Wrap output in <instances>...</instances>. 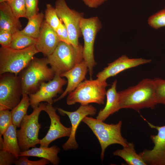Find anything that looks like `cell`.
Returning a JSON list of instances; mask_svg holds the SVG:
<instances>
[{
    "mask_svg": "<svg viewBox=\"0 0 165 165\" xmlns=\"http://www.w3.org/2000/svg\"><path fill=\"white\" fill-rule=\"evenodd\" d=\"M119 108L139 111L144 108L153 109L157 104L153 79H145L137 85L118 92Z\"/></svg>",
    "mask_w": 165,
    "mask_h": 165,
    "instance_id": "6da1fadb",
    "label": "cell"
},
{
    "mask_svg": "<svg viewBox=\"0 0 165 165\" xmlns=\"http://www.w3.org/2000/svg\"><path fill=\"white\" fill-rule=\"evenodd\" d=\"M47 58L34 57L28 65L19 73L22 95L35 93L43 82L52 80L55 74L48 67Z\"/></svg>",
    "mask_w": 165,
    "mask_h": 165,
    "instance_id": "7a4b0ae2",
    "label": "cell"
},
{
    "mask_svg": "<svg viewBox=\"0 0 165 165\" xmlns=\"http://www.w3.org/2000/svg\"><path fill=\"white\" fill-rule=\"evenodd\" d=\"M82 121L89 127L98 139L101 148L100 158L102 161L105 149L109 146L118 144L124 147L128 145L129 142L121 133V120L116 124H108L96 118L86 116Z\"/></svg>",
    "mask_w": 165,
    "mask_h": 165,
    "instance_id": "3957f363",
    "label": "cell"
},
{
    "mask_svg": "<svg viewBox=\"0 0 165 165\" xmlns=\"http://www.w3.org/2000/svg\"><path fill=\"white\" fill-rule=\"evenodd\" d=\"M83 47L61 41L56 48L47 57L49 64L55 74L64 73L83 60Z\"/></svg>",
    "mask_w": 165,
    "mask_h": 165,
    "instance_id": "277c9868",
    "label": "cell"
},
{
    "mask_svg": "<svg viewBox=\"0 0 165 165\" xmlns=\"http://www.w3.org/2000/svg\"><path fill=\"white\" fill-rule=\"evenodd\" d=\"M108 85L106 81H100L97 79L85 80L68 94L67 103L68 105L77 103L83 105L91 103L103 105Z\"/></svg>",
    "mask_w": 165,
    "mask_h": 165,
    "instance_id": "5b68a950",
    "label": "cell"
},
{
    "mask_svg": "<svg viewBox=\"0 0 165 165\" xmlns=\"http://www.w3.org/2000/svg\"><path fill=\"white\" fill-rule=\"evenodd\" d=\"M38 53L35 45L21 50L1 46L0 48V75L9 72L18 76L28 65L34 56Z\"/></svg>",
    "mask_w": 165,
    "mask_h": 165,
    "instance_id": "8992f818",
    "label": "cell"
},
{
    "mask_svg": "<svg viewBox=\"0 0 165 165\" xmlns=\"http://www.w3.org/2000/svg\"><path fill=\"white\" fill-rule=\"evenodd\" d=\"M45 103H40L33 109L32 113L27 114L23 118L20 129L17 130L19 145L21 152L27 150L31 147H35L39 144L40 139L38 134L41 125L39 123L40 114L43 111Z\"/></svg>",
    "mask_w": 165,
    "mask_h": 165,
    "instance_id": "52a82bcc",
    "label": "cell"
},
{
    "mask_svg": "<svg viewBox=\"0 0 165 165\" xmlns=\"http://www.w3.org/2000/svg\"><path fill=\"white\" fill-rule=\"evenodd\" d=\"M101 28V24L97 16L83 18L80 28L84 42L83 47V60L88 68L90 79H92L93 69L97 63L94 54V45L96 35Z\"/></svg>",
    "mask_w": 165,
    "mask_h": 165,
    "instance_id": "ba28073f",
    "label": "cell"
},
{
    "mask_svg": "<svg viewBox=\"0 0 165 165\" xmlns=\"http://www.w3.org/2000/svg\"><path fill=\"white\" fill-rule=\"evenodd\" d=\"M22 96L19 76L7 72L0 75V110H12L20 102Z\"/></svg>",
    "mask_w": 165,
    "mask_h": 165,
    "instance_id": "9c48e42d",
    "label": "cell"
},
{
    "mask_svg": "<svg viewBox=\"0 0 165 165\" xmlns=\"http://www.w3.org/2000/svg\"><path fill=\"white\" fill-rule=\"evenodd\" d=\"M55 6L58 16L67 29L71 44L78 46L79 38L82 34L80 24L84 18L83 13L70 9L65 0H57Z\"/></svg>",
    "mask_w": 165,
    "mask_h": 165,
    "instance_id": "30bf717a",
    "label": "cell"
},
{
    "mask_svg": "<svg viewBox=\"0 0 165 165\" xmlns=\"http://www.w3.org/2000/svg\"><path fill=\"white\" fill-rule=\"evenodd\" d=\"M149 127L157 130L156 135L150 136L154 145L151 150L144 149L139 153L147 165H165V125L159 126L148 122Z\"/></svg>",
    "mask_w": 165,
    "mask_h": 165,
    "instance_id": "8fae6325",
    "label": "cell"
},
{
    "mask_svg": "<svg viewBox=\"0 0 165 165\" xmlns=\"http://www.w3.org/2000/svg\"><path fill=\"white\" fill-rule=\"evenodd\" d=\"M62 77L59 75L55 74L52 80L47 82H42L35 93L28 95L32 108L34 109L43 101L53 104V98L57 97V94L63 93L62 87L67 83V81Z\"/></svg>",
    "mask_w": 165,
    "mask_h": 165,
    "instance_id": "7c38bea8",
    "label": "cell"
},
{
    "mask_svg": "<svg viewBox=\"0 0 165 165\" xmlns=\"http://www.w3.org/2000/svg\"><path fill=\"white\" fill-rule=\"evenodd\" d=\"M62 115H67L69 117L71 124V131L69 138L62 145L64 150L76 149L79 145L75 138V135L78 126L83 119L89 115L93 116L96 114L97 109L92 105H81L75 111L69 112L60 108H56Z\"/></svg>",
    "mask_w": 165,
    "mask_h": 165,
    "instance_id": "4fadbf2b",
    "label": "cell"
},
{
    "mask_svg": "<svg viewBox=\"0 0 165 165\" xmlns=\"http://www.w3.org/2000/svg\"><path fill=\"white\" fill-rule=\"evenodd\" d=\"M57 109L52 104L45 103L43 111L48 115L50 125L46 135L40 139V146L48 147L54 140L62 137H69L70 135L71 127H66L61 123L60 116L56 113Z\"/></svg>",
    "mask_w": 165,
    "mask_h": 165,
    "instance_id": "5bb4252c",
    "label": "cell"
},
{
    "mask_svg": "<svg viewBox=\"0 0 165 165\" xmlns=\"http://www.w3.org/2000/svg\"><path fill=\"white\" fill-rule=\"evenodd\" d=\"M150 59L141 58H130L123 55L108 64V66L98 72L96 76L97 79L101 81H106L111 77L127 69L136 67L141 65L149 63Z\"/></svg>",
    "mask_w": 165,
    "mask_h": 165,
    "instance_id": "9a60e30c",
    "label": "cell"
},
{
    "mask_svg": "<svg viewBox=\"0 0 165 165\" xmlns=\"http://www.w3.org/2000/svg\"><path fill=\"white\" fill-rule=\"evenodd\" d=\"M60 41L56 32L45 21H43L35 44L39 53L48 56L53 53Z\"/></svg>",
    "mask_w": 165,
    "mask_h": 165,
    "instance_id": "2e32d148",
    "label": "cell"
},
{
    "mask_svg": "<svg viewBox=\"0 0 165 165\" xmlns=\"http://www.w3.org/2000/svg\"><path fill=\"white\" fill-rule=\"evenodd\" d=\"M88 68L83 60L68 71L61 75V77L67 79V85L65 90L58 98L53 100L55 102L64 97L68 94L74 90L85 79Z\"/></svg>",
    "mask_w": 165,
    "mask_h": 165,
    "instance_id": "e0dca14e",
    "label": "cell"
},
{
    "mask_svg": "<svg viewBox=\"0 0 165 165\" xmlns=\"http://www.w3.org/2000/svg\"><path fill=\"white\" fill-rule=\"evenodd\" d=\"M21 28L19 19L15 16L8 2L0 3V30L7 31L13 34Z\"/></svg>",
    "mask_w": 165,
    "mask_h": 165,
    "instance_id": "ac0fdd59",
    "label": "cell"
},
{
    "mask_svg": "<svg viewBox=\"0 0 165 165\" xmlns=\"http://www.w3.org/2000/svg\"><path fill=\"white\" fill-rule=\"evenodd\" d=\"M117 81L115 80L107 91V101L105 107L98 112L96 118L104 121L110 115L118 111L119 108L118 93L116 90Z\"/></svg>",
    "mask_w": 165,
    "mask_h": 165,
    "instance_id": "d6986e66",
    "label": "cell"
},
{
    "mask_svg": "<svg viewBox=\"0 0 165 165\" xmlns=\"http://www.w3.org/2000/svg\"><path fill=\"white\" fill-rule=\"evenodd\" d=\"M60 150V148L55 145L50 147L40 146L39 148L32 147L31 149L20 152L19 157L27 156L42 158L48 160L53 165H57L60 161L58 156Z\"/></svg>",
    "mask_w": 165,
    "mask_h": 165,
    "instance_id": "ffe728a7",
    "label": "cell"
},
{
    "mask_svg": "<svg viewBox=\"0 0 165 165\" xmlns=\"http://www.w3.org/2000/svg\"><path fill=\"white\" fill-rule=\"evenodd\" d=\"M16 127L11 123L3 134V138L0 136V147L1 150L12 154L17 159L19 157L21 151L18 143Z\"/></svg>",
    "mask_w": 165,
    "mask_h": 165,
    "instance_id": "44dd1931",
    "label": "cell"
},
{
    "mask_svg": "<svg viewBox=\"0 0 165 165\" xmlns=\"http://www.w3.org/2000/svg\"><path fill=\"white\" fill-rule=\"evenodd\" d=\"M113 154L121 157L129 165H147L141 156L137 153L133 142H129L127 146L116 150Z\"/></svg>",
    "mask_w": 165,
    "mask_h": 165,
    "instance_id": "7402d4cb",
    "label": "cell"
},
{
    "mask_svg": "<svg viewBox=\"0 0 165 165\" xmlns=\"http://www.w3.org/2000/svg\"><path fill=\"white\" fill-rule=\"evenodd\" d=\"M44 15L42 13H38L28 18L25 27L19 32L22 34L37 39L40 32Z\"/></svg>",
    "mask_w": 165,
    "mask_h": 165,
    "instance_id": "603a6c76",
    "label": "cell"
},
{
    "mask_svg": "<svg viewBox=\"0 0 165 165\" xmlns=\"http://www.w3.org/2000/svg\"><path fill=\"white\" fill-rule=\"evenodd\" d=\"M28 94H23L20 103L11 111L12 122L17 127L19 128L21 121L27 114V111L30 105V98Z\"/></svg>",
    "mask_w": 165,
    "mask_h": 165,
    "instance_id": "cb8c5ba5",
    "label": "cell"
},
{
    "mask_svg": "<svg viewBox=\"0 0 165 165\" xmlns=\"http://www.w3.org/2000/svg\"><path fill=\"white\" fill-rule=\"evenodd\" d=\"M19 31L13 35L12 42L8 47L21 50L35 44L36 39L21 34Z\"/></svg>",
    "mask_w": 165,
    "mask_h": 165,
    "instance_id": "d4e9b609",
    "label": "cell"
},
{
    "mask_svg": "<svg viewBox=\"0 0 165 165\" xmlns=\"http://www.w3.org/2000/svg\"><path fill=\"white\" fill-rule=\"evenodd\" d=\"M46 7L45 21L56 31L61 20L58 16L55 8L50 4H46Z\"/></svg>",
    "mask_w": 165,
    "mask_h": 165,
    "instance_id": "484cf974",
    "label": "cell"
},
{
    "mask_svg": "<svg viewBox=\"0 0 165 165\" xmlns=\"http://www.w3.org/2000/svg\"><path fill=\"white\" fill-rule=\"evenodd\" d=\"M148 24L152 28L157 29L165 27V8L150 16Z\"/></svg>",
    "mask_w": 165,
    "mask_h": 165,
    "instance_id": "4316f807",
    "label": "cell"
},
{
    "mask_svg": "<svg viewBox=\"0 0 165 165\" xmlns=\"http://www.w3.org/2000/svg\"><path fill=\"white\" fill-rule=\"evenodd\" d=\"M15 16L26 18V8L25 0H12L7 2Z\"/></svg>",
    "mask_w": 165,
    "mask_h": 165,
    "instance_id": "83f0119b",
    "label": "cell"
},
{
    "mask_svg": "<svg viewBox=\"0 0 165 165\" xmlns=\"http://www.w3.org/2000/svg\"><path fill=\"white\" fill-rule=\"evenodd\" d=\"M153 80L157 103L165 105V79L155 78Z\"/></svg>",
    "mask_w": 165,
    "mask_h": 165,
    "instance_id": "f1b7e54d",
    "label": "cell"
},
{
    "mask_svg": "<svg viewBox=\"0 0 165 165\" xmlns=\"http://www.w3.org/2000/svg\"><path fill=\"white\" fill-rule=\"evenodd\" d=\"M12 123L11 111L0 110V136H2Z\"/></svg>",
    "mask_w": 165,
    "mask_h": 165,
    "instance_id": "f546056e",
    "label": "cell"
},
{
    "mask_svg": "<svg viewBox=\"0 0 165 165\" xmlns=\"http://www.w3.org/2000/svg\"><path fill=\"white\" fill-rule=\"evenodd\" d=\"M50 163L48 160L44 158L32 161L29 160L28 156H21L15 160L14 164L16 165H46Z\"/></svg>",
    "mask_w": 165,
    "mask_h": 165,
    "instance_id": "4dcf8cb0",
    "label": "cell"
},
{
    "mask_svg": "<svg viewBox=\"0 0 165 165\" xmlns=\"http://www.w3.org/2000/svg\"><path fill=\"white\" fill-rule=\"evenodd\" d=\"M26 8V18L38 13V0H25Z\"/></svg>",
    "mask_w": 165,
    "mask_h": 165,
    "instance_id": "1f68e13d",
    "label": "cell"
},
{
    "mask_svg": "<svg viewBox=\"0 0 165 165\" xmlns=\"http://www.w3.org/2000/svg\"><path fill=\"white\" fill-rule=\"evenodd\" d=\"M17 159L11 153L3 150L0 151V165L14 164Z\"/></svg>",
    "mask_w": 165,
    "mask_h": 165,
    "instance_id": "d6a6232c",
    "label": "cell"
},
{
    "mask_svg": "<svg viewBox=\"0 0 165 165\" xmlns=\"http://www.w3.org/2000/svg\"><path fill=\"white\" fill-rule=\"evenodd\" d=\"M56 32L61 41L71 44L67 29L61 20Z\"/></svg>",
    "mask_w": 165,
    "mask_h": 165,
    "instance_id": "836d02e7",
    "label": "cell"
},
{
    "mask_svg": "<svg viewBox=\"0 0 165 165\" xmlns=\"http://www.w3.org/2000/svg\"><path fill=\"white\" fill-rule=\"evenodd\" d=\"M13 35L7 31L0 30V44L2 46H9L13 40Z\"/></svg>",
    "mask_w": 165,
    "mask_h": 165,
    "instance_id": "e575fe53",
    "label": "cell"
},
{
    "mask_svg": "<svg viewBox=\"0 0 165 165\" xmlns=\"http://www.w3.org/2000/svg\"><path fill=\"white\" fill-rule=\"evenodd\" d=\"M107 0H82L85 5L89 7L96 8Z\"/></svg>",
    "mask_w": 165,
    "mask_h": 165,
    "instance_id": "d590c367",
    "label": "cell"
},
{
    "mask_svg": "<svg viewBox=\"0 0 165 165\" xmlns=\"http://www.w3.org/2000/svg\"><path fill=\"white\" fill-rule=\"evenodd\" d=\"M12 0H0V3L4 2H9Z\"/></svg>",
    "mask_w": 165,
    "mask_h": 165,
    "instance_id": "8d00e7d4",
    "label": "cell"
}]
</instances>
